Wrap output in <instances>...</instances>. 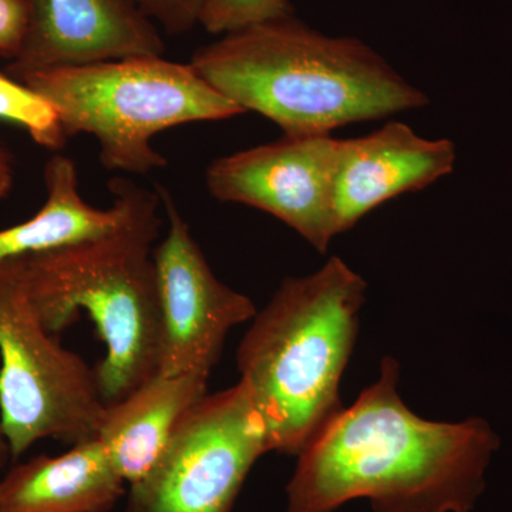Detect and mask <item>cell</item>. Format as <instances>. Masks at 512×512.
I'll return each mask as SVG.
<instances>
[{
    "instance_id": "cell-18",
    "label": "cell",
    "mask_w": 512,
    "mask_h": 512,
    "mask_svg": "<svg viewBox=\"0 0 512 512\" xmlns=\"http://www.w3.org/2000/svg\"><path fill=\"white\" fill-rule=\"evenodd\" d=\"M29 10L25 0H0V57L15 60L25 43Z\"/></svg>"
},
{
    "instance_id": "cell-13",
    "label": "cell",
    "mask_w": 512,
    "mask_h": 512,
    "mask_svg": "<svg viewBox=\"0 0 512 512\" xmlns=\"http://www.w3.org/2000/svg\"><path fill=\"white\" fill-rule=\"evenodd\" d=\"M124 484L96 436L9 470L0 480V512H109Z\"/></svg>"
},
{
    "instance_id": "cell-5",
    "label": "cell",
    "mask_w": 512,
    "mask_h": 512,
    "mask_svg": "<svg viewBox=\"0 0 512 512\" xmlns=\"http://www.w3.org/2000/svg\"><path fill=\"white\" fill-rule=\"evenodd\" d=\"M52 104L67 140L89 134L106 171L147 175L168 165L157 134L245 111L192 69L164 56L37 70L19 77Z\"/></svg>"
},
{
    "instance_id": "cell-17",
    "label": "cell",
    "mask_w": 512,
    "mask_h": 512,
    "mask_svg": "<svg viewBox=\"0 0 512 512\" xmlns=\"http://www.w3.org/2000/svg\"><path fill=\"white\" fill-rule=\"evenodd\" d=\"M141 10L168 35L181 36L200 26L207 0H136Z\"/></svg>"
},
{
    "instance_id": "cell-11",
    "label": "cell",
    "mask_w": 512,
    "mask_h": 512,
    "mask_svg": "<svg viewBox=\"0 0 512 512\" xmlns=\"http://www.w3.org/2000/svg\"><path fill=\"white\" fill-rule=\"evenodd\" d=\"M456 160L453 141L421 137L400 121L342 140L335 191L338 235L384 202L424 190L453 173Z\"/></svg>"
},
{
    "instance_id": "cell-9",
    "label": "cell",
    "mask_w": 512,
    "mask_h": 512,
    "mask_svg": "<svg viewBox=\"0 0 512 512\" xmlns=\"http://www.w3.org/2000/svg\"><path fill=\"white\" fill-rule=\"evenodd\" d=\"M342 140L330 134H284L272 143L215 158L205 185L215 200L264 211L319 252L338 235L336 177Z\"/></svg>"
},
{
    "instance_id": "cell-20",
    "label": "cell",
    "mask_w": 512,
    "mask_h": 512,
    "mask_svg": "<svg viewBox=\"0 0 512 512\" xmlns=\"http://www.w3.org/2000/svg\"><path fill=\"white\" fill-rule=\"evenodd\" d=\"M9 460H12V457H10L8 441L3 436L2 427H0V468L5 467Z\"/></svg>"
},
{
    "instance_id": "cell-2",
    "label": "cell",
    "mask_w": 512,
    "mask_h": 512,
    "mask_svg": "<svg viewBox=\"0 0 512 512\" xmlns=\"http://www.w3.org/2000/svg\"><path fill=\"white\" fill-rule=\"evenodd\" d=\"M190 64L245 113L261 114L284 134H330L429 104L373 47L323 35L295 15L218 36Z\"/></svg>"
},
{
    "instance_id": "cell-19",
    "label": "cell",
    "mask_w": 512,
    "mask_h": 512,
    "mask_svg": "<svg viewBox=\"0 0 512 512\" xmlns=\"http://www.w3.org/2000/svg\"><path fill=\"white\" fill-rule=\"evenodd\" d=\"M15 185V160L8 148L0 144V201L9 197Z\"/></svg>"
},
{
    "instance_id": "cell-7",
    "label": "cell",
    "mask_w": 512,
    "mask_h": 512,
    "mask_svg": "<svg viewBox=\"0 0 512 512\" xmlns=\"http://www.w3.org/2000/svg\"><path fill=\"white\" fill-rule=\"evenodd\" d=\"M266 453L264 426L244 384L205 394L153 470L130 485L127 512H231Z\"/></svg>"
},
{
    "instance_id": "cell-12",
    "label": "cell",
    "mask_w": 512,
    "mask_h": 512,
    "mask_svg": "<svg viewBox=\"0 0 512 512\" xmlns=\"http://www.w3.org/2000/svg\"><path fill=\"white\" fill-rule=\"evenodd\" d=\"M208 379L157 372L106 407L97 437L124 483L136 484L153 470L185 414L208 394Z\"/></svg>"
},
{
    "instance_id": "cell-4",
    "label": "cell",
    "mask_w": 512,
    "mask_h": 512,
    "mask_svg": "<svg viewBox=\"0 0 512 512\" xmlns=\"http://www.w3.org/2000/svg\"><path fill=\"white\" fill-rule=\"evenodd\" d=\"M366 291L365 279L332 256L311 275L285 279L256 313L237 363L269 451L298 457L345 409L340 382Z\"/></svg>"
},
{
    "instance_id": "cell-15",
    "label": "cell",
    "mask_w": 512,
    "mask_h": 512,
    "mask_svg": "<svg viewBox=\"0 0 512 512\" xmlns=\"http://www.w3.org/2000/svg\"><path fill=\"white\" fill-rule=\"evenodd\" d=\"M0 120L23 128L37 146L53 153L69 141L52 104L6 72H0Z\"/></svg>"
},
{
    "instance_id": "cell-10",
    "label": "cell",
    "mask_w": 512,
    "mask_h": 512,
    "mask_svg": "<svg viewBox=\"0 0 512 512\" xmlns=\"http://www.w3.org/2000/svg\"><path fill=\"white\" fill-rule=\"evenodd\" d=\"M29 26L9 76L56 67L165 56L161 29L136 0H25Z\"/></svg>"
},
{
    "instance_id": "cell-16",
    "label": "cell",
    "mask_w": 512,
    "mask_h": 512,
    "mask_svg": "<svg viewBox=\"0 0 512 512\" xmlns=\"http://www.w3.org/2000/svg\"><path fill=\"white\" fill-rule=\"evenodd\" d=\"M293 15L295 8L289 0H207L200 26L211 35L224 36Z\"/></svg>"
},
{
    "instance_id": "cell-1",
    "label": "cell",
    "mask_w": 512,
    "mask_h": 512,
    "mask_svg": "<svg viewBox=\"0 0 512 512\" xmlns=\"http://www.w3.org/2000/svg\"><path fill=\"white\" fill-rule=\"evenodd\" d=\"M400 366L384 357L360 393L298 456L285 512H473L500 439L483 419H421L400 397Z\"/></svg>"
},
{
    "instance_id": "cell-6",
    "label": "cell",
    "mask_w": 512,
    "mask_h": 512,
    "mask_svg": "<svg viewBox=\"0 0 512 512\" xmlns=\"http://www.w3.org/2000/svg\"><path fill=\"white\" fill-rule=\"evenodd\" d=\"M106 407L96 370L37 315L19 259L0 261V427L12 460L43 439L96 437Z\"/></svg>"
},
{
    "instance_id": "cell-3",
    "label": "cell",
    "mask_w": 512,
    "mask_h": 512,
    "mask_svg": "<svg viewBox=\"0 0 512 512\" xmlns=\"http://www.w3.org/2000/svg\"><path fill=\"white\" fill-rule=\"evenodd\" d=\"M109 190L121 207L116 228L84 244L18 258L30 301L52 335L80 312L93 320L106 345L96 367L106 406L157 373L161 318L153 251L163 227L156 188L114 177Z\"/></svg>"
},
{
    "instance_id": "cell-14",
    "label": "cell",
    "mask_w": 512,
    "mask_h": 512,
    "mask_svg": "<svg viewBox=\"0 0 512 512\" xmlns=\"http://www.w3.org/2000/svg\"><path fill=\"white\" fill-rule=\"evenodd\" d=\"M43 181L46 200L42 208L28 221L0 229V261L84 244L119 224L121 207L114 198L106 210L84 200L72 157L53 153L43 168Z\"/></svg>"
},
{
    "instance_id": "cell-8",
    "label": "cell",
    "mask_w": 512,
    "mask_h": 512,
    "mask_svg": "<svg viewBox=\"0 0 512 512\" xmlns=\"http://www.w3.org/2000/svg\"><path fill=\"white\" fill-rule=\"evenodd\" d=\"M154 188L168 220L165 237L153 251L161 318L157 372L210 377L228 333L258 312L247 295L212 272L170 190Z\"/></svg>"
}]
</instances>
